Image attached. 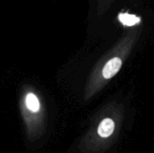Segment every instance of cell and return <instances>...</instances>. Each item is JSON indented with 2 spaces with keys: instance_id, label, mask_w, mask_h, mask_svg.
<instances>
[{
  "instance_id": "1",
  "label": "cell",
  "mask_w": 154,
  "mask_h": 153,
  "mask_svg": "<svg viewBox=\"0 0 154 153\" xmlns=\"http://www.w3.org/2000/svg\"><path fill=\"white\" fill-rule=\"evenodd\" d=\"M19 106L29 141L39 139L46 129V110L41 94L27 85L22 88Z\"/></svg>"
},
{
  "instance_id": "2",
  "label": "cell",
  "mask_w": 154,
  "mask_h": 153,
  "mask_svg": "<svg viewBox=\"0 0 154 153\" xmlns=\"http://www.w3.org/2000/svg\"><path fill=\"white\" fill-rule=\"evenodd\" d=\"M122 67V60L119 58H113L110 60L106 62L102 74L103 77L106 79L112 78L114 76L116 75V73L120 70Z\"/></svg>"
},
{
  "instance_id": "3",
  "label": "cell",
  "mask_w": 154,
  "mask_h": 153,
  "mask_svg": "<svg viewBox=\"0 0 154 153\" xmlns=\"http://www.w3.org/2000/svg\"><path fill=\"white\" fill-rule=\"evenodd\" d=\"M115 130V123L111 118H105L97 127V133L102 138H107L112 135Z\"/></svg>"
},
{
  "instance_id": "4",
  "label": "cell",
  "mask_w": 154,
  "mask_h": 153,
  "mask_svg": "<svg viewBox=\"0 0 154 153\" xmlns=\"http://www.w3.org/2000/svg\"><path fill=\"white\" fill-rule=\"evenodd\" d=\"M120 21L125 25H134L136 24L139 22V18L135 15L128 14H123L119 16Z\"/></svg>"
}]
</instances>
